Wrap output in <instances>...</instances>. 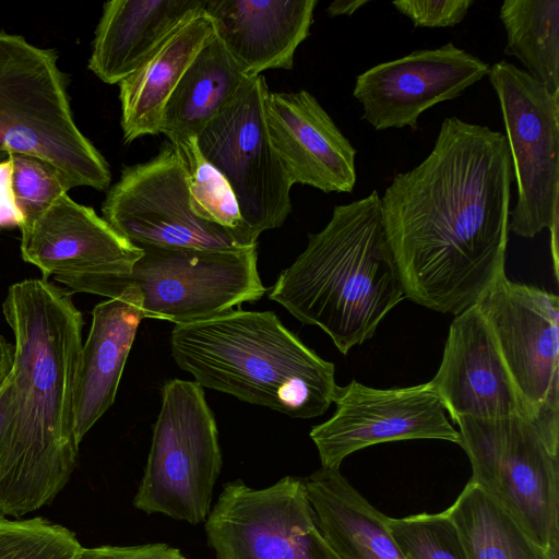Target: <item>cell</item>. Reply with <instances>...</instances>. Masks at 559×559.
<instances>
[{
	"instance_id": "obj_1",
	"label": "cell",
	"mask_w": 559,
	"mask_h": 559,
	"mask_svg": "<svg viewBox=\"0 0 559 559\" xmlns=\"http://www.w3.org/2000/svg\"><path fill=\"white\" fill-rule=\"evenodd\" d=\"M512 181L504 133L455 116L441 122L427 157L380 197L406 298L456 316L506 275Z\"/></svg>"
},
{
	"instance_id": "obj_2",
	"label": "cell",
	"mask_w": 559,
	"mask_h": 559,
	"mask_svg": "<svg viewBox=\"0 0 559 559\" xmlns=\"http://www.w3.org/2000/svg\"><path fill=\"white\" fill-rule=\"evenodd\" d=\"M2 313L14 335L11 416L0 465V515L50 503L78 462L74 384L82 312L43 278L11 285Z\"/></svg>"
},
{
	"instance_id": "obj_3",
	"label": "cell",
	"mask_w": 559,
	"mask_h": 559,
	"mask_svg": "<svg viewBox=\"0 0 559 559\" xmlns=\"http://www.w3.org/2000/svg\"><path fill=\"white\" fill-rule=\"evenodd\" d=\"M269 298L323 330L343 355L369 340L406 298L378 191L336 205L326 226L309 234L304 252L281 272Z\"/></svg>"
},
{
	"instance_id": "obj_4",
	"label": "cell",
	"mask_w": 559,
	"mask_h": 559,
	"mask_svg": "<svg viewBox=\"0 0 559 559\" xmlns=\"http://www.w3.org/2000/svg\"><path fill=\"white\" fill-rule=\"evenodd\" d=\"M170 350L202 388L292 418L323 415L337 388L334 365L272 311L237 309L175 325Z\"/></svg>"
},
{
	"instance_id": "obj_5",
	"label": "cell",
	"mask_w": 559,
	"mask_h": 559,
	"mask_svg": "<svg viewBox=\"0 0 559 559\" xmlns=\"http://www.w3.org/2000/svg\"><path fill=\"white\" fill-rule=\"evenodd\" d=\"M57 61L55 50L0 32V151L48 162L71 188L106 190L109 164L76 126Z\"/></svg>"
},
{
	"instance_id": "obj_6",
	"label": "cell",
	"mask_w": 559,
	"mask_h": 559,
	"mask_svg": "<svg viewBox=\"0 0 559 559\" xmlns=\"http://www.w3.org/2000/svg\"><path fill=\"white\" fill-rule=\"evenodd\" d=\"M126 274L58 275L72 292L118 298L134 293L144 318L188 324L259 300L258 246L236 250L143 246Z\"/></svg>"
},
{
	"instance_id": "obj_7",
	"label": "cell",
	"mask_w": 559,
	"mask_h": 559,
	"mask_svg": "<svg viewBox=\"0 0 559 559\" xmlns=\"http://www.w3.org/2000/svg\"><path fill=\"white\" fill-rule=\"evenodd\" d=\"M459 445L471 483L489 493L543 548L559 558V453L526 416L461 417Z\"/></svg>"
},
{
	"instance_id": "obj_8",
	"label": "cell",
	"mask_w": 559,
	"mask_h": 559,
	"mask_svg": "<svg viewBox=\"0 0 559 559\" xmlns=\"http://www.w3.org/2000/svg\"><path fill=\"white\" fill-rule=\"evenodd\" d=\"M222 465L217 426L203 388L189 380L166 382L134 508L203 523Z\"/></svg>"
},
{
	"instance_id": "obj_9",
	"label": "cell",
	"mask_w": 559,
	"mask_h": 559,
	"mask_svg": "<svg viewBox=\"0 0 559 559\" xmlns=\"http://www.w3.org/2000/svg\"><path fill=\"white\" fill-rule=\"evenodd\" d=\"M488 78L500 103L516 183L509 231L527 239L545 228L558 235L559 94L504 60L490 66Z\"/></svg>"
},
{
	"instance_id": "obj_10",
	"label": "cell",
	"mask_w": 559,
	"mask_h": 559,
	"mask_svg": "<svg viewBox=\"0 0 559 559\" xmlns=\"http://www.w3.org/2000/svg\"><path fill=\"white\" fill-rule=\"evenodd\" d=\"M269 92L263 75L251 78L197 135L204 157L229 182L243 223L257 240L261 233L281 227L293 209L294 185L266 127Z\"/></svg>"
},
{
	"instance_id": "obj_11",
	"label": "cell",
	"mask_w": 559,
	"mask_h": 559,
	"mask_svg": "<svg viewBox=\"0 0 559 559\" xmlns=\"http://www.w3.org/2000/svg\"><path fill=\"white\" fill-rule=\"evenodd\" d=\"M477 306L531 419L559 453L558 295L504 275Z\"/></svg>"
},
{
	"instance_id": "obj_12",
	"label": "cell",
	"mask_w": 559,
	"mask_h": 559,
	"mask_svg": "<svg viewBox=\"0 0 559 559\" xmlns=\"http://www.w3.org/2000/svg\"><path fill=\"white\" fill-rule=\"evenodd\" d=\"M102 213L138 247L236 250L258 246L193 213L186 163L169 141L147 162L122 169L105 197Z\"/></svg>"
},
{
	"instance_id": "obj_13",
	"label": "cell",
	"mask_w": 559,
	"mask_h": 559,
	"mask_svg": "<svg viewBox=\"0 0 559 559\" xmlns=\"http://www.w3.org/2000/svg\"><path fill=\"white\" fill-rule=\"evenodd\" d=\"M204 523L216 559H340L318 526L304 478L261 489L228 481Z\"/></svg>"
},
{
	"instance_id": "obj_14",
	"label": "cell",
	"mask_w": 559,
	"mask_h": 559,
	"mask_svg": "<svg viewBox=\"0 0 559 559\" xmlns=\"http://www.w3.org/2000/svg\"><path fill=\"white\" fill-rule=\"evenodd\" d=\"M333 402L332 417L309 433L324 468H340L349 454L383 442L436 439L460 443L459 431L428 382L376 389L353 380L337 385Z\"/></svg>"
},
{
	"instance_id": "obj_15",
	"label": "cell",
	"mask_w": 559,
	"mask_h": 559,
	"mask_svg": "<svg viewBox=\"0 0 559 559\" xmlns=\"http://www.w3.org/2000/svg\"><path fill=\"white\" fill-rule=\"evenodd\" d=\"M489 69L484 60L448 43L369 68L356 76L353 96L362 107L361 119L376 130H416L421 114L457 98Z\"/></svg>"
},
{
	"instance_id": "obj_16",
	"label": "cell",
	"mask_w": 559,
	"mask_h": 559,
	"mask_svg": "<svg viewBox=\"0 0 559 559\" xmlns=\"http://www.w3.org/2000/svg\"><path fill=\"white\" fill-rule=\"evenodd\" d=\"M22 259L52 275L126 274L143 254L91 206L64 193L22 221Z\"/></svg>"
},
{
	"instance_id": "obj_17",
	"label": "cell",
	"mask_w": 559,
	"mask_h": 559,
	"mask_svg": "<svg viewBox=\"0 0 559 559\" xmlns=\"http://www.w3.org/2000/svg\"><path fill=\"white\" fill-rule=\"evenodd\" d=\"M428 383L454 421L530 417L477 305L455 316L439 369Z\"/></svg>"
},
{
	"instance_id": "obj_18",
	"label": "cell",
	"mask_w": 559,
	"mask_h": 559,
	"mask_svg": "<svg viewBox=\"0 0 559 559\" xmlns=\"http://www.w3.org/2000/svg\"><path fill=\"white\" fill-rule=\"evenodd\" d=\"M265 121L293 185L324 193L354 190L357 151L311 93L269 92Z\"/></svg>"
},
{
	"instance_id": "obj_19",
	"label": "cell",
	"mask_w": 559,
	"mask_h": 559,
	"mask_svg": "<svg viewBox=\"0 0 559 559\" xmlns=\"http://www.w3.org/2000/svg\"><path fill=\"white\" fill-rule=\"evenodd\" d=\"M317 0H205L214 34L248 78L294 67Z\"/></svg>"
},
{
	"instance_id": "obj_20",
	"label": "cell",
	"mask_w": 559,
	"mask_h": 559,
	"mask_svg": "<svg viewBox=\"0 0 559 559\" xmlns=\"http://www.w3.org/2000/svg\"><path fill=\"white\" fill-rule=\"evenodd\" d=\"M205 0L105 2L95 29L88 69L119 84L146 62L186 22L204 12Z\"/></svg>"
},
{
	"instance_id": "obj_21",
	"label": "cell",
	"mask_w": 559,
	"mask_h": 559,
	"mask_svg": "<svg viewBox=\"0 0 559 559\" xmlns=\"http://www.w3.org/2000/svg\"><path fill=\"white\" fill-rule=\"evenodd\" d=\"M143 319L140 298L132 292L94 307L75 372L74 421L79 442L114 404Z\"/></svg>"
},
{
	"instance_id": "obj_22",
	"label": "cell",
	"mask_w": 559,
	"mask_h": 559,
	"mask_svg": "<svg viewBox=\"0 0 559 559\" xmlns=\"http://www.w3.org/2000/svg\"><path fill=\"white\" fill-rule=\"evenodd\" d=\"M304 483L318 526L340 559H405L389 531L388 516L340 468L321 467Z\"/></svg>"
},
{
	"instance_id": "obj_23",
	"label": "cell",
	"mask_w": 559,
	"mask_h": 559,
	"mask_svg": "<svg viewBox=\"0 0 559 559\" xmlns=\"http://www.w3.org/2000/svg\"><path fill=\"white\" fill-rule=\"evenodd\" d=\"M213 36V24L202 12L179 27L146 62L118 84L126 143L160 133L168 98Z\"/></svg>"
},
{
	"instance_id": "obj_24",
	"label": "cell",
	"mask_w": 559,
	"mask_h": 559,
	"mask_svg": "<svg viewBox=\"0 0 559 559\" xmlns=\"http://www.w3.org/2000/svg\"><path fill=\"white\" fill-rule=\"evenodd\" d=\"M250 79L214 34L168 98L160 133L174 145L197 136Z\"/></svg>"
},
{
	"instance_id": "obj_25",
	"label": "cell",
	"mask_w": 559,
	"mask_h": 559,
	"mask_svg": "<svg viewBox=\"0 0 559 559\" xmlns=\"http://www.w3.org/2000/svg\"><path fill=\"white\" fill-rule=\"evenodd\" d=\"M445 513L459 531L467 559H558L474 483H467Z\"/></svg>"
},
{
	"instance_id": "obj_26",
	"label": "cell",
	"mask_w": 559,
	"mask_h": 559,
	"mask_svg": "<svg viewBox=\"0 0 559 559\" xmlns=\"http://www.w3.org/2000/svg\"><path fill=\"white\" fill-rule=\"evenodd\" d=\"M499 17L507 33L503 52L551 94H559V1L506 0Z\"/></svg>"
},
{
	"instance_id": "obj_27",
	"label": "cell",
	"mask_w": 559,
	"mask_h": 559,
	"mask_svg": "<svg viewBox=\"0 0 559 559\" xmlns=\"http://www.w3.org/2000/svg\"><path fill=\"white\" fill-rule=\"evenodd\" d=\"M175 146L179 148L186 163L189 201L193 213L203 221L222 226L258 245V240L243 223L229 182L204 157L197 136L188 138Z\"/></svg>"
},
{
	"instance_id": "obj_28",
	"label": "cell",
	"mask_w": 559,
	"mask_h": 559,
	"mask_svg": "<svg viewBox=\"0 0 559 559\" xmlns=\"http://www.w3.org/2000/svg\"><path fill=\"white\" fill-rule=\"evenodd\" d=\"M386 522L405 559H467L459 531L445 511L388 516Z\"/></svg>"
},
{
	"instance_id": "obj_29",
	"label": "cell",
	"mask_w": 559,
	"mask_h": 559,
	"mask_svg": "<svg viewBox=\"0 0 559 559\" xmlns=\"http://www.w3.org/2000/svg\"><path fill=\"white\" fill-rule=\"evenodd\" d=\"M81 547L72 531L44 518L0 515V559H74Z\"/></svg>"
},
{
	"instance_id": "obj_30",
	"label": "cell",
	"mask_w": 559,
	"mask_h": 559,
	"mask_svg": "<svg viewBox=\"0 0 559 559\" xmlns=\"http://www.w3.org/2000/svg\"><path fill=\"white\" fill-rule=\"evenodd\" d=\"M8 166L9 191L20 223L72 189L56 167L37 156L9 153Z\"/></svg>"
},
{
	"instance_id": "obj_31",
	"label": "cell",
	"mask_w": 559,
	"mask_h": 559,
	"mask_svg": "<svg viewBox=\"0 0 559 559\" xmlns=\"http://www.w3.org/2000/svg\"><path fill=\"white\" fill-rule=\"evenodd\" d=\"M474 4L473 0H400L392 5L407 16L415 27H452L460 24Z\"/></svg>"
},
{
	"instance_id": "obj_32",
	"label": "cell",
	"mask_w": 559,
	"mask_h": 559,
	"mask_svg": "<svg viewBox=\"0 0 559 559\" xmlns=\"http://www.w3.org/2000/svg\"><path fill=\"white\" fill-rule=\"evenodd\" d=\"M74 559H188L180 549L165 543L133 546L81 547Z\"/></svg>"
},
{
	"instance_id": "obj_33",
	"label": "cell",
	"mask_w": 559,
	"mask_h": 559,
	"mask_svg": "<svg viewBox=\"0 0 559 559\" xmlns=\"http://www.w3.org/2000/svg\"><path fill=\"white\" fill-rule=\"evenodd\" d=\"M12 383L10 376L0 389V465L3 455L7 430L11 416Z\"/></svg>"
},
{
	"instance_id": "obj_34",
	"label": "cell",
	"mask_w": 559,
	"mask_h": 559,
	"mask_svg": "<svg viewBox=\"0 0 559 559\" xmlns=\"http://www.w3.org/2000/svg\"><path fill=\"white\" fill-rule=\"evenodd\" d=\"M14 347L0 334V389L8 380L12 362Z\"/></svg>"
},
{
	"instance_id": "obj_35",
	"label": "cell",
	"mask_w": 559,
	"mask_h": 559,
	"mask_svg": "<svg viewBox=\"0 0 559 559\" xmlns=\"http://www.w3.org/2000/svg\"><path fill=\"white\" fill-rule=\"evenodd\" d=\"M367 0H335L331 2L326 8V13L332 16H341L346 15L350 16L354 12H356L360 7L367 4Z\"/></svg>"
},
{
	"instance_id": "obj_36",
	"label": "cell",
	"mask_w": 559,
	"mask_h": 559,
	"mask_svg": "<svg viewBox=\"0 0 559 559\" xmlns=\"http://www.w3.org/2000/svg\"><path fill=\"white\" fill-rule=\"evenodd\" d=\"M8 157H9L8 153L0 151V164L5 162L8 159Z\"/></svg>"
},
{
	"instance_id": "obj_37",
	"label": "cell",
	"mask_w": 559,
	"mask_h": 559,
	"mask_svg": "<svg viewBox=\"0 0 559 559\" xmlns=\"http://www.w3.org/2000/svg\"><path fill=\"white\" fill-rule=\"evenodd\" d=\"M1 228H2V227L0 226V233H1Z\"/></svg>"
}]
</instances>
